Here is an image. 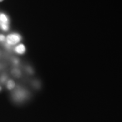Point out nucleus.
Returning <instances> with one entry per match:
<instances>
[{
	"label": "nucleus",
	"instance_id": "1",
	"mask_svg": "<svg viewBox=\"0 0 122 122\" xmlns=\"http://www.w3.org/2000/svg\"><path fill=\"white\" fill-rule=\"evenodd\" d=\"M22 39V37L20 35L17 33H12L7 36L6 40L7 44L9 45H15L19 42Z\"/></svg>",
	"mask_w": 122,
	"mask_h": 122
},
{
	"label": "nucleus",
	"instance_id": "2",
	"mask_svg": "<svg viewBox=\"0 0 122 122\" xmlns=\"http://www.w3.org/2000/svg\"><path fill=\"white\" fill-rule=\"evenodd\" d=\"M25 47L23 44H19L15 49V51L18 54H23L25 52Z\"/></svg>",
	"mask_w": 122,
	"mask_h": 122
},
{
	"label": "nucleus",
	"instance_id": "3",
	"mask_svg": "<svg viewBox=\"0 0 122 122\" xmlns=\"http://www.w3.org/2000/svg\"><path fill=\"white\" fill-rule=\"evenodd\" d=\"M0 22L2 23L9 24L8 18H7L6 15H5L4 14H0Z\"/></svg>",
	"mask_w": 122,
	"mask_h": 122
},
{
	"label": "nucleus",
	"instance_id": "4",
	"mask_svg": "<svg viewBox=\"0 0 122 122\" xmlns=\"http://www.w3.org/2000/svg\"><path fill=\"white\" fill-rule=\"evenodd\" d=\"M15 82L12 80H9L7 83V88L9 90L13 89L15 87Z\"/></svg>",
	"mask_w": 122,
	"mask_h": 122
},
{
	"label": "nucleus",
	"instance_id": "5",
	"mask_svg": "<svg viewBox=\"0 0 122 122\" xmlns=\"http://www.w3.org/2000/svg\"><path fill=\"white\" fill-rule=\"evenodd\" d=\"M12 73H13V74L15 76V77H19L21 75L20 71V70L18 69L13 70V71H12Z\"/></svg>",
	"mask_w": 122,
	"mask_h": 122
},
{
	"label": "nucleus",
	"instance_id": "6",
	"mask_svg": "<svg viewBox=\"0 0 122 122\" xmlns=\"http://www.w3.org/2000/svg\"><path fill=\"white\" fill-rule=\"evenodd\" d=\"M0 25H1V28L2 29L4 30L7 31L9 30V25L8 24H5V23H0Z\"/></svg>",
	"mask_w": 122,
	"mask_h": 122
},
{
	"label": "nucleus",
	"instance_id": "7",
	"mask_svg": "<svg viewBox=\"0 0 122 122\" xmlns=\"http://www.w3.org/2000/svg\"><path fill=\"white\" fill-rule=\"evenodd\" d=\"M5 40V37L3 35H0V41L4 42Z\"/></svg>",
	"mask_w": 122,
	"mask_h": 122
},
{
	"label": "nucleus",
	"instance_id": "8",
	"mask_svg": "<svg viewBox=\"0 0 122 122\" xmlns=\"http://www.w3.org/2000/svg\"><path fill=\"white\" fill-rule=\"evenodd\" d=\"M13 63L15 64V65H18V63H19V60L16 58H14L13 60Z\"/></svg>",
	"mask_w": 122,
	"mask_h": 122
},
{
	"label": "nucleus",
	"instance_id": "9",
	"mask_svg": "<svg viewBox=\"0 0 122 122\" xmlns=\"http://www.w3.org/2000/svg\"><path fill=\"white\" fill-rule=\"evenodd\" d=\"M6 77L5 76H2V77H1V81H2V82H4L5 81V80H6Z\"/></svg>",
	"mask_w": 122,
	"mask_h": 122
},
{
	"label": "nucleus",
	"instance_id": "10",
	"mask_svg": "<svg viewBox=\"0 0 122 122\" xmlns=\"http://www.w3.org/2000/svg\"><path fill=\"white\" fill-rule=\"evenodd\" d=\"M1 67H2V65H1V64H0V68H1Z\"/></svg>",
	"mask_w": 122,
	"mask_h": 122
},
{
	"label": "nucleus",
	"instance_id": "11",
	"mask_svg": "<svg viewBox=\"0 0 122 122\" xmlns=\"http://www.w3.org/2000/svg\"><path fill=\"white\" fill-rule=\"evenodd\" d=\"M3 1H4V0H0V2H2Z\"/></svg>",
	"mask_w": 122,
	"mask_h": 122
},
{
	"label": "nucleus",
	"instance_id": "12",
	"mask_svg": "<svg viewBox=\"0 0 122 122\" xmlns=\"http://www.w3.org/2000/svg\"><path fill=\"white\" fill-rule=\"evenodd\" d=\"M1 91V87L0 86V91Z\"/></svg>",
	"mask_w": 122,
	"mask_h": 122
},
{
	"label": "nucleus",
	"instance_id": "13",
	"mask_svg": "<svg viewBox=\"0 0 122 122\" xmlns=\"http://www.w3.org/2000/svg\"><path fill=\"white\" fill-rule=\"evenodd\" d=\"M0 56H1V53H0Z\"/></svg>",
	"mask_w": 122,
	"mask_h": 122
}]
</instances>
